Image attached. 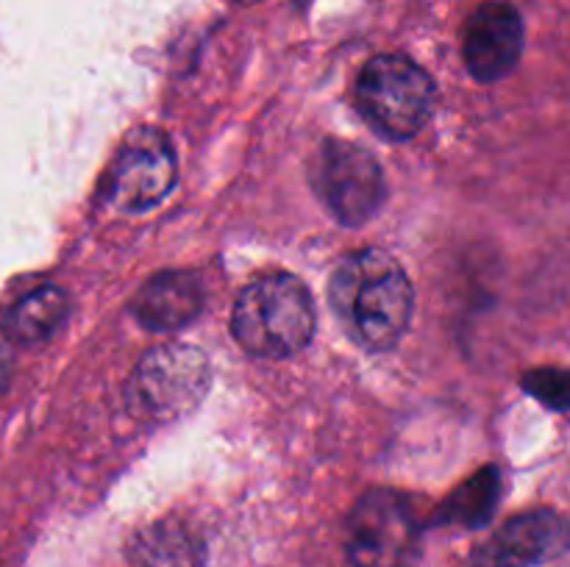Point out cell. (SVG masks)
<instances>
[{
	"label": "cell",
	"instance_id": "obj_7",
	"mask_svg": "<svg viewBox=\"0 0 570 567\" xmlns=\"http://www.w3.org/2000/svg\"><path fill=\"white\" fill-rule=\"evenodd\" d=\"M176 183V153L156 128H139L126 139L109 170L111 203L120 211H148L167 198Z\"/></svg>",
	"mask_w": 570,
	"mask_h": 567
},
{
	"label": "cell",
	"instance_id": "obj_11",
	"mask_svg": "<svg viewBox=\"0 0 570 567\" xmlns=\"http://www.w3.org/2000/svg\"><path fill=\"white\" fill-rule=\"evenodd\" d=\"M204 543L176 520L142 528L128 545V567H204Z\"/></svg>",
	"mask_w": 570,
	"mask_h": 567
},
{
	"label": "cell",
	"instance_id": "obj_13",
	"mask_svg": "<svg viewBox=\"0 0 570 567\" xmlns=\"http://www.w3.org/2000/svg\"><path fill=\"white\" fill-rule=\"evenodd\" d=\"M501 495V476L495 467H484L476 476L468 478L449 500H445L440 520L462 523L468 528H476L490 520Z\"/></svg>",
	"mask_w": 570,
	"mask_h": 567
},
{
	"label": "cell",
	"instance_id": "obj_16",
	"mask_svg": "<svg viewBox=\"0 0 570 567\" xmlns=\"http://www.w3.org/2000/svg\"><path fill=\"white\" fill-rule=\"evenodd\" d=\"M234 3H256V0H234Z\"/></svg>",
	"mask_w": 570,
	"mask_h": 567
},
{
	"label": "cell",
	"instance_id": "obj_4",
	"mask_svg": "<svg viewBox=\"0 0 570 567\" xmlns=\"http://www.w3.org/2000/svg\"><path fill=\"white\" fill-rule=\"evenodd\" d=\"M345 550L354 567H412L421 554L415 506L393 489L362 495L348 517Z\"/></svg>",
	"mask_w": 570,
	"mask_h": 567
},
{
	"label": "cell",
	"instance_id": "obj_8",
	"mask_svg": "<svg viewBox=\"0 0 570 567\" xmlns=\"http://www.w3.org/2000/svg\"><path fill=\"white\" fill-rule=\"evenodd\" d=\"M570 548V520L560 511L538 509L507 520L493 537L479 545L473 567H538Z\"/></svg>",
	"mask_w": 570,
	"mask_h": 567
},
{
	"label": "cell",
	"instance_id": "obj_15",
	"mask_svg": "<svg viewBox=\"0 0 570 567\" xmlns=\"http://www.w3.org/2000/svg\"><path fill=\"white\" fill-rule=\"evenodd\" d=\"M3 370H6V361H3V356H0V376H3Z\"/></svg>",
	"mask_w": 570,
	"mask_h": 567
},
{
	"label": "cell",
	"instance_id": "obj_5",
	"mask_svg": "<svg viewBox=\"0 0 570 567\" xmlns=\"http://www.w3.org/2000/svg\"><path fill=\"white\" fill-rule=\"evenodd\" d=\"M212 381L209 361L189 345L154 348L131 378V395L142 411L159 420L187 415L200 404Z\"/></svg>",
	"mask_w": 570,
	"mask_h": 567
},
{
	"label": "cell",
	"instance_id": "obj_1",
	"mask_svg": "<svg viewBox=\"0 0 570 567\" xmlns=\"http://www.w3.org/2000/svg\"><path fill=\"white\" fill-rule=\"evenodd\" d=\"M328 300L348 331L365 350H390L401 342L412 320V284L404 267L379 248L348 253L334 270Z\"/></svg>",
	"mask_w": 570,
	"mask_h": 567
},
{
	"label": "cell",
	"instance_id": "obj_10",
	"mask_svg": "<svg viewBox=\"0 0 570 567\" xmlns=\"http://www.w3.org/2000/svg\"><path fill=\"white\" fill-rule=\"evenodd\" d=\"M204 306V287L193 272H159L134 298V317L150 331H176Z\"/></svg>",
	"mask_w": 570,
	"mask_h": 567
},
{
	"label": "cell",
	"instance_id": "obj_14",
	"mask_svg": "<svg viewBox=\"0 0 570 567\" xmlns=\"http://www.w3.org/2000/svg\"><path fill=\"white\" fill-rule=\"evenodd\" d=\"M523 389L549 409H570V370L562 367H538L523 376Z\"/></svg>",
	"mask_w": 570,
	"mask_h": 567
},
{
	"label": "cell",
	"instance_id": "obj_6",
	"mask_svg": "<svg viewBox=\"0 0 570 567\" xmlns=\"http://www.w3.org/2000/svg\"><path fill=\"white\" fill-rule=\"evenodd\" d=\"M323 200L345 226H362L382 209L387 181L379 161L365 148L351 142H326L317 170Z\"/></svg>",
	"mask_w": 570,
	"mask_h": 567
},
{
	"label": "cell",
	"instance_id": "obj_3",
	"mask_svg": "<svg viewBox=\"0 0 570 567\" xmlns=\"http://www.w3.org/2000/svg\"><path fill=\"white\" fill-rule=\"evenodd\" d=\"M360 115L387 139H410L434 115L438 89L429 72L406 56H376L356 78Z\"/></svg>",
	"mask_w": 570,
	"mask_h": 567
},
{
	"label": "cell",
	"instance_id": "obj_9",
	"mask_svg": "<svg viewBox=\"0 0 570 567\" xmlns=\"http://www.w3.org/2000/svg\"><path fill=\"white\" fill-rule=\"evenodd\" d=\"M523 53V20L510 3H484L468 17L462 56L476 81H501L515 70Z\"/></svg>",
	"mask_w": 570,
	"mask_h": 567
},
{
	"label": "cell",
	"instance_id": "obj_2",
	"mask_svg": "<svg viewBox=\"0 0 570 567\" xmlns=\"http://www.w3.org/2000/svg\"><path fill=\"white\" fill-rule=\"evenodd\" d=\"M234 339L262 359L295 356L312 342L315 306L304 284L287 272L250 281L232 311Z\"/></svg>",
	"mask_w": 570,
	"mask_h": 567
},
{
	"label": "cell",
	"instance_id": "obj_12",
	"mask_svg": "<svg viewBox=\"0 0 570 567\" xmlns=\"http://www.w3.org/2000/svg\"><path fill=\"white\" fill-rule=\"evenodd\" d=\"M67 315H70V298L65 289L45 284L11 306L3 320V331L17 345H42L65 326Z\"/></svg>",
	"mask_w": 570,
	"mask_h": 567
}]
</instances>
